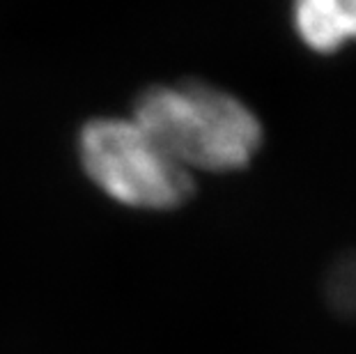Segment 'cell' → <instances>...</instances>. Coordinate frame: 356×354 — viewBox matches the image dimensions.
<instances>
[{
    "label": "cell",
    "instance_id": "1",
    "mask_svg": "<svg viewBox=\"0 0 356 354\" xmlns=\"http://www.w3.org/2000/svg\"><path fill=\"white\" fill-rule=\"evenodd\" d=\"M131 118L188 172L239 170L262 145L255 113L230 92L198 81L145 90Z\"/></svg>",
    "mask_w": 356,
    "mask_h": 354
},
{
    "label": "cell",
    "instance_id": "3",
    "mask_svg": "<svg viewBox=\"0 0 356 354\" xmlns=\"http://www.w3.org/2000/svg\"><path fill=\"white\" fill-rule=\"evenodd\" d=\"M292 28L320 56L356 42V0H292Z\"/></svg>",
    "mask_w": 356,
    "mask_h": 354
},
{
    "label": "cell",
    "instance_id": "2",
    "mask_svg": "<svg viewBox=\"0 0 356 354\" xmlns=\"http://www.w3.org/2000/svg\"><path fill=\"white\" fill-rule=\"evenodd\" d=\"M79 154L88 177L122 205L172 209L193 193L191 172L134 118L88 122L79 136Z\"/></svg>",
    "mask_w": 356,
    "mask_h": 354
}]
</instances>
